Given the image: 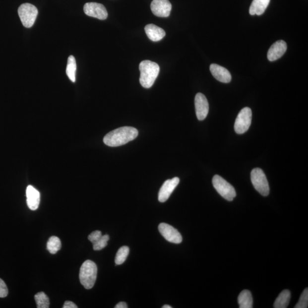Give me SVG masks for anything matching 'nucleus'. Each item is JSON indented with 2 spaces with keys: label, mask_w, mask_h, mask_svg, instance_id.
<instances>
[{
  "label": "nucleus",
  "mask_w": 308,
  "mask_h": 308,
  "mask_svg": "<svg viewBox=\"0 0 308 308\" xmlns=\"http://www.w3.org/2000/svg\"><path fill=\"white\" fill-rule=\"evenodd\" d=\"M127 304L124 302H120L117 304L115 308H127Z\"/></svg>",
  "instance_id": "obj_29"
},
{
  "label": "nucleus",
  "mask_w": 308,
  "mask_h": 308,
  "mask_svg": "<svg viewBox=\"0 0 308 308\" xmlns=\"http://www.w3.org/2000/svg\"><path fill=\"white\" fill-rule=\"evenodd\" d=\"M144 30L148 39L154 42L161 41L166 35L164 30L154 24L147 25Z\"/></svg>",
  "instance_id": "obj_16"
},
{
  "label": "nucleus",
  "mask_w": 308,
  "mask_h": 308,
  "mask_svg": "<svg viewBox=\"0 0 308 308\" xmlns=\"http://www.w3.org/2000/svg\"><path fill=\"white\" fill-rule=\"evenodd\" d=\"M287 45L283 40H279L274 43L269 48L268 52V59L269 62H275L281 58L287 51Z\"/></svg>",
  "instance_id": "obj_13"
},
{
  "label": "nucleus",
  "mask_w": 308,
  "mask_h": 308,
  "mask_svg": "<svg viewBox=\"0 0 308 308\" xmlns=\"http://www.w3.org/2000/svg\"><path fill=\"white\" fill-rule=\"evenodd\" d=\"M109 239L108 235H102L97 241L93 243V249L94 250H100L105 248L108 245Z\"/></svg>",
  "instance_id": "obj_24"
},
{
  "label": "nucleus",
  "mask_w": 308,
  "mask_h": 308,
  "mask_svg": "<svg viewBox=\"0 0 308 308\" xmlns=\"http://www.w3.org/2000/svg\"><path fill=\"white\" fill-rule=\"evenodd\" d=\"M138 135V131L135 128L122 127L106 134L104 138V142L110 147L120 146L135 139Z\"/></svg>",
  "instance_id": "obj_1"
},
{
  "label": "nucleus",
  "mask_w": 308,
  "mask_h": 308,
  "mask_svg": "<svg viewBox=\"0 0 308 308\" xmlns=\"http://www.w3.org/2000/svg\"><path fill=\"white\" fill-rule=\"evenodd\" d=\"M26 202L28 206L32 211H35L39 207L40 193L32 185H28L26 188Z\"/></svg>",
  "instance_id": "obj_14"
},
{
  "label": "nucleus",
  "mask_w": 308,
  "mask_h": 308,
  "mask_svg": "<svg viewBox=\"0 0 308 308\" xmlns=\"http://www.w3.org/2000/svg\"><path fill=\"white\" fill-rule=\"evenodd\" d=\"M8 295V290L6 284L1 279H0V298H4Z\"/></svg>",
  "instance_id": "obj_26"
},
{
  "label": "nucleus",
  "mask_w": 308,
  "mask_h": 308,
  "mask_svg": "<svg viewBox=\"0 0 308 308\" xmlns=\"http://www.w3.org/2000/svg\"><path fill=\"white\" fill-rule=\"evenodd\" d=\"M78 307L75 304L70 301H66L64 303L63 308H77Z\"/></svg>",
  "instance_id": "obj_28"
},
{
  "label": "nucleus",
  "mask_w": 308,
  "mask_h": 308,
  "mask_svg": "<svg viewBox=\"0 0 308 308\" xmlns=\"http://www.w3.org/2000/svg\"><path fill=\"white\" fill-rule=\"evenodd\" d=\"M238 300L240 308H252L253 307L252 294L248 290L243 291L240 294Z\"/></svg>",
  "instance_id": "obj_18"
},
{
  "label": "nucleus",
  "mask_w": 308,
  "mask_h": 308,
  "mask_svg": "<svg viewBox=\"0 0 308 308\" xmlns=\"http://www.w3.org/2000/svg\"><path fill=\"white\" fill-rule=\"evenodd\" d=\"M180 179L176 177L171 179V180H167L163 184L158 194V200L160 202H165L169 199L171 193L180 184Z\"/></svg>",
  "instance_id": "obj_11"
},
{
  "label": "nucleus",
  "mask_w": 308,
  "mask_h": 308,
  "mask_svg": "<svg viewBox=\"0 0 308 308\" xmlns=\"http://www.w3.org/2000/svg\"><path fill=\"white\" fill-rule=\"evenodd\" d=\"M212 184L217 192L227 200L233 201L237 196L233 186L218 175L213 178Z\"/></svg>",
  "instance_id": "obj_5"
},
{
  "label": "nucleus",
  "mask_w": 308,
  "mask_h": 308,
  "mask_svg": "<svg viewBox=\"0 0 308 308\" xmlns=\"http://www.w3.org/2000/svg\"><path fill=\"white\" fill-rule=\"evenodd\" d=\"M62 242L60 239L57 237H51L49 238L47 243V249L51 254H56L61 248H62Z\"/></svg>",
  "instance_id": "obj_21"
},
{
  "label": "nucleus",
  "mask_w": 308,
  "mask_h": 308,
  "mask_svg": "<svg viewBox=\"0 0 308 308\" xmlns=\"http://www.w3.org/2000/svg\"><path fill=\"white\" fill-rule=\"evenodd\" d=\"M210 71L214 77L218 81L223 83H229L231 81V75L227 68L218 65V64H211L210 67Z\"/></svg>",
  "instance_id": "obj_15"
},
{
  "label": "nucleus",
  "mask_w": 308,
  "mask_h": 308,
  "mask_svg": "<svg viewBox=\"0 0 308 308\" xmlns=\"http://www.w3.org/2000/svg\"><path fill=\"white\" fill-rule=\"evenodd\" d=\"M38 9L31 3H23L18 9V13L22 24L25 28H30L35 22L37 17Z\"/></svg>",
  "instance_id": "obj_6"
},
{
  "label": "nucleus",
  "mask_w": 308,
  "mask_h": 308,
  "mask_svg": "<svg viewBox=\"0 0 308 308\" xmlns=\"http://www.w3.org/2000/svg\"><path fill=\"white\" fill-rule=\"evenodd\" d=\"M76 70H77V63L75 59L73 56H70L67 60L66 72L68 78L73 82H75Z\"/></svg>",
  "instance_id": "obj_20"
},
{
  "label": "nucleus",
  "mask_w": 308,
  "mask_h": 308,
  "mask_svg": "<svg viewBox=\"0 0 308 308\" xmlns=\"http://www.w3.org/2000/svg\"><path fill=\"white\" fill-rule=\"evenodd\" d=\"M151 9L156 16L167 17L170 16L172 5L169 0H153L151 3Z\"/></svg>",
  "instance_id": "obj_10"
},
{
  "label": "nucleus",
  "mask_w": 308,
  "mask_h": 308,
  "mask_svg": "<svg viewBox=\"0 0 308 308\" xmlns=\"http://www.w3.org/2000/svg\"><path fill=\"white\" fill-rule=\"evenodd\" d=\"M250 180L253 187L261 195L267 196L269 193V186L264 171L255 168L251 171Z\"/></svg>",
  "instance_id": "obj_4"
},
{
  "label": "nucleus",
  "mask_w": 308,
  "mask_h": 308,
  "mask_svg": "<svg viewBox=\"0 0 308 308\" xmlns=\"http://www.w3.org/2000/svg\"><path fill=\"white\" fill-rule=\"evenodd\" d=\"M308 306V289L306 288L303 292L298 304L295 308H307Z\"/></svg>",
  "instance_id": "obj_25"
},
{
  "label": "nucleus",
  "mask_w": 308,
  "mask_h": 308,
  "mask_svg": "<svg viewBox=\"0 0 308 308\" xmlns=\"http://www.w3.org/2000/svg\"><path fill=\"white\" fill-rule=\"evenodd\" d=\"M102 236V233L100 231H95L89 235L88 239L93 244V243L97 241Z\"/></svg>",
  "instance_id": "obj_27"
},
{
  "label": "nucleus",
  "mask_w": 308,
  "mask_h": 308,
  "mask_svg": "<svg viewBox=\"0 0 308 308\" xmlns=\"http://www.w3.org/2000/svg\"><path fill=\"white\" fill-rule=\"evenodd\" d=\"M158 229L160 233L167 241L175 244H180L182 243V235L176 228L168 224L162 223L159 224Z\"/></svg>",
  "instance_id": "obj_8"
},
{
  "label": "nucleus",
  "mask_w": 308,
  "mask_h": 308,
  "mask_svg": "<svg viewBox=\"0 0 308 308\" xmlns=\"http://www.w3.org/2000/svg\"><path fill=\"white\" fill-rule=\"evenodd\" d=\"M291 292L288 290H284L281 292L274 303L273 307L275 308H286L288 307L291 300Z\"/></svg>",
  "instance_id": "obj_19"
},
{
  "label": "nucleus",
  "mask_w": 308,
  "mask_h": 308,
  "mask_svg": "<svg viewBox=\"0 0 308 308\" xmlns=\"http://www.w3.org/2000/svg\"><path fill=\"white\" fill-rule=\"evenodd\" d=\"M252 110L249 108H243L238 114L235 123V131L238 134H244L248 130L252 122Z\"/></svg>",
  "instance_id": "obj_7"
},
{
  "label": "nucleus",
  "mask_w": 308,
  "mask_h": 308,
  "mask_svg": "<svg viewBox=\"0 0 308 308\" xmlns=\"http://www.w3.org/2000/svg\"><path fill=\"white\" fill-rule=\"evenodd\" d=\"M34 299L36 300L37 307L38 308H49L50 305L49 299L47 295L43 292L37 293L34 296Z\"/></svg>",
  "instance_id": "obj_22"
},
{
  "label": "nucleus",
  "mask_w": 308,
  "mask_h": 308,
  "mask_svg": "<svg viewBox=\"0 0 308 308\" xmlns=\"http://www.w3.org/2000/svg\"><path fill=\"white\" fill-rule=\"evenodd\" d=\"M163 308H172V307H171L169 305H165L162 307Z\"/></svg>",
  "instance_id": "obj_30"
},
{
  "label": "nucleus",
  "mask_w": 308,
  "mask_h": 308,
  "mask_svg": "<svg viewBox=\"0 0 308 308\" xmlns=\"http://www.w3.org/2000/svg\"><path fill=\"white\" fill-rule=\"evenodd\" d=\"M129 251L130 249L127 246L121 247L116 254L115 258L116 265H121L123 263L128 255Z\"/></svg>",
  "instance_id": "obj_23"
},
{
  "label": "nucleus",
  "mask_w": 308,
  "mask_h": 308,
  "mask_svg": "<svg viewBox=\"0 0 308 308\" xmlns=\"http://www.w3.org/2000/svg\"><path fill=\"white\" fill-rule=\"evenodd\" d=\"M195 105L197 119L203 121L207 117L209 112L208 102L204 95L200 93L196 95Z\"/></svg>",
  "instance_id": "obj_12"
},
{
  "label": "nucleus",
  "mask_w": 308,
  "mask_h": 308,
  "mask_svg": "<svg viewBox=\"0 0 308 308\" xmlns=\"http://www.w3.org/2000/svg\"><path fill=\"white\" fill-rule=\"evenodd\" d=\"M139 82L144 88L149 89L154 85L159 73L158 64L149 60L143 61L139 64Z\"/></svg>",
  "instance_id": "obj_2"
},
{
  "label": "nucleus",
  "mask_w": 308,
  "mask_h": 308,
  "mask_svg": "<svg viewBox=\"0 0 308 308\" xmlns=\"http://www.w3.org/2000/svg\"><path fill=\"white\" fill-rule=\"evenodd\" d=\"M83 10L87 16L104 20L108 18V13L104 5L97 2L86 3Z\"/></svg>",
  "instance_id": "obj_9"
},
{
  "label": "nucleus",
  "mask_w": 308,
  "mask_h": 308,
  "mask_svg": "<svg viewBox=\"0 0 308 308\" xmlns=\"http://www.w3.org/2000/svg\"><path fill=\"white\" fill-rule=\"evenodd\" d=\"M271 0H253L249 8V14L253 15H260L264 13L265 10L269 4Z\"/></svg>",
  "instance_id": "obj_17"
},
{
  "label": "nucleus",
  "mask_w": 308,
  "mask_h": 308,
  "mask_svg": "<svg viewBox=\"0 0 308 308\" xmlns=\"http://www.w3.org/2000/svg\"><path fill=\"white\" fill-rule=\"evenodd\" d=\"M97 267L93 261L87 260L82 264L79 271V280L87 290L94 287L97 279Z\"/></svg>",
  "instance_id": "obj_3"
}]
</instances>
